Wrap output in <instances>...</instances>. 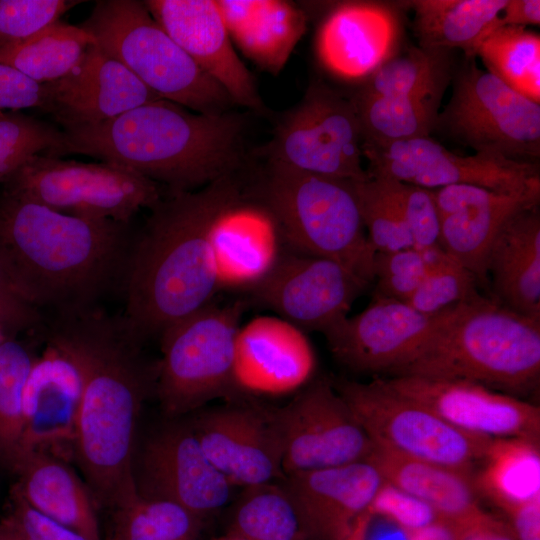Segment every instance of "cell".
I'll use <instances>...</instances> for the list:
<instances>
[{
    "mask_svg": "<svg viewBox=\"0 0 540 540\" xmlns=\"http://www.w3.org/2000/svg\"><path fill=\"white\" fill-rule=\"evenodd\" d=\"M227 531L248 540H303L295 510L279 482L243 488Z\"/></svg>",
    "mask_w": 540,
    "mask_h": 540,
    "instance_id": "obj_39",
    "label": "cell"
},
{
    "mask_svg": "<svg viewBox=\"0 0 540 540\" xmlns=\"http://www.w3.org/2000/svg\"><path fill=\"white\" fill-rule=\"evenodd\" d=\"M242 197L235 175L193 191H170L131 242L121 291L122 319L140 343L160 337L219 291L212 235Z\"/></svg>",
    "mask_w": 540,
    "mask_h": 540,
    "instance_id": "obj_2",
    "label": "cell"
},
{
    "mask_svg": "<svg viewBox=\"0 0 540 540\" xmlns=\"http://www.w3.org/2000/svg\"><path fill=\"white\" fill-rule=\"evenodd\" d=\"M1 521L22 540H88L74 529L32 508L14 488L7 514Z\"/></svg>",
    "mask_w": 540,
    "mask_h": 540,
    "instance_id": "obj_48",
    "label": "cell"
},
{
    "mask_svg": "<svg viewBox=\"0 0 540 540\" xmlns=\"http://www.w3.org/2000/svg\"><path fill=\"white\" fill-rule=\"evenodd\" d=\"M108 540H197L203 520L185 507L138 492L114 508Z\"/></svg>",
    "mask_w": 540,
    "mask_h": 540,
    "instance_id": "obj_38",
    "label": "cell"
},
{
    "mask_svg": "<svg viewBox=\"0 0 540 540\" xmlns=\"http://www.w3.org/2000/svg\"><path fill=\"white\" fill-rule=\"evenodd\" d=\"M368 512L387 518L411 533L441 520L429 504L387 481L377 491Z\"/></svg>",
    "mask_w": 540,
    "mask_h": 540,
    "instance_id": "obj_47",
    "label": "cell"
},
{
    "mask_svg": "<svg viewBox=\"0 0 540 540\" xmlns=\"http://www.w3.org/2000/svg\"><path fill=\"white\" fill-rule=\"evenodd\" d=\"M350 99L361 127L362 144L371 145L429 137L435 129L441 101L357 92Z\"/></svg>",
    "mask_w": 540,
    "mask_h": 540,
    "instance_id": "obj_35",
    "label": "cell"
},
{
    "mask_svg": "<svg viewBox=\"0 0 540 540\" xmlns=\"http://www.w3.org/2000/svg\"><path fill=\"white\" fill-rule=\"evenodd\" d=\"M44 319L20 293L0 255V327L19 333L44 324Z\"/></svg>",
    "mask_w": 540,
    "mask_h": 540,
    "instance_id": "obj_49",
    "label": "cell"
},
{
    "mask_svg": "<svg viewBox=\"0 0 540 540\" xmlns=\"http://www.w3.org/2000/svg\"><path fill=\"white\" fill-rule=\"evenodd\" d=\"M44 84L37 83L15 68L0 63V114L26 108L43 111Z\"/></svg>",
    "mask_w": 540,
    "mask_h": 540,
    "instance_id": "obj_50",
    "label": "cell"
},
{
    "mask_svg": "<svg viewBox=\"0 0 540 540\" xmlns=\"http://www.w3.org/2000/svg\"><path fill=\"white\" fill-rule=\"evenodd\" d=\"M539 0H507L502 10L499 24L525 27L526 25H539Z\"/></svg>",
    "mask_w": 540,
    "mask_h": 540,
    "instance_id": "obj_54",
    "label": "cell"
},
{
    "mask_svg": "<svg viewBox=\"0 0 540 540\" xmlns=\"http://www.w3.org/2000/svg\"><path fill=\"white\" fill-rule=\"evenodd\" d=\"M134 480L141 496L175 502L203 521L228 504L234 488L183 422L150 435L135 457Z\"/></svg>",
    "mask_w": 540,
    "mask_h": 540,
    "instance_id": "obj_16",
    "label": "cell"
},
{
    "mask_svg": "<svg viewBox=\"0 0 540 540\" xmlns=\"http://www.w3.org/2000/svg\"><path fill=\"white\" fill-rule=\"evenodd\" d=\"M369 285L335 261L286 250L249 294L302 331L323 334L347 316Z\"/></svg>",
    "mask_w": 540,
    "mask_h": 540,
    "instance_id": "obj_18",
    "label": "cell"
},
{
    "mask_svg": "<svg viewBox=\"0 0 540 540\" xmlns=\"http://www.w3.org/2000/svg\"><path fill=\"white\" fill-rule=\"evenodd\" d=\"M256 191L290 251L335 261L369 284L375 281L376 250L353 181L268 164Z\"/></svg>",
    "mask_w": 540,
    "mask_h": 540,
    "instance_id": "obj_6",
    "label": "cell"
},
{
    "mask_svg": "<svg viewBox=\"0 0 540 540\" xmlns=\"http://www.w3.org/2000/svg\"><path fill=\"white\" fill-rule=\"evenodd\" d=\"M385 479L370 461L286 474L303 540H349Z\"/></svg>",
    "mask_w": 540,
    "mask_h": 540,
    "instance_id": "obj_20",
    "label": "cell"
},
{
    "mask_svg": "<svg viewBox=\"0 0 540 540\" xmlns=\"http://www.w3.org/2000/svg\"><path fill=\"white\" fill-rule=\"evenodd\" d=\"M369 175L392 178L427 189L472 185L500 193H524L540 189L536 163L498 155L452 153L429 137L384 145L362 144Z\"/></svg>",
    "mask_w": 540,
    "mask_h": 540,
    "instance_id": "obj_14",
    "label": "cell"
},
{
    "mask_svg": "<svg viewBox=\"0 0 540 540\" xmlns=\"http://www.w3.org/2000/svg\"><path fill=\"white\" fill-rule=\"evenodd\" d=\"M370 176L377 181L381 190L399 211L414 247L424 248L439 244V215L431 189L392 178Z\"/></svg>",
    "mask_w": 540,
    "mask_h": 540,
    "instance_id": "obj_43",
    "label": "cell"
},
{
    "mask_svg": "<svg viewBox=\"0 0 540 540\" xmlns=\"http://www.w3.org/2000/svg\"><path fill=\"white\" fill-rule=\"evenodd\" d=\"M227 31L260 69L277 75L307 27L306 13L282 0H217Z\"/></svg>",
    "mask_w": 540,
    "mask_h": 540,
    "instance_id": "obj_29",
    "label": "cell"
},
{
    "mask_svg": "<svg viewBox=\"0 0 540 540\" xmlns=\"http://www.w3.org/2000/svg\"><path fill=\"white\" fill-rule=\"evenodd\" d=\"M243 120L159 99L100 124L63 129L62 154L129 168L170 191H193L233 175L243 160Z\"/></svg>",
    "mask_w": 540,
    "mask_h": 540,
    "instance_id": "obj_4",
    "label": "cell"
},
{
    "mask_svg": "<svg viewBox=\"0 0 540 540\" xmlns=\"http://www.w3.org/2000/svg\"><path fill=\"white\" fill-rule=\"evenodd\" d=\"M486 71L528 99L540 103V37L525 27L500 25L476 50Z\"/></svg>",
    "mask_w": 540,
    "mask_h": 540,
    "instance_id": "obj_37",
    "label": "cell"
},
{
    "mask_svg": "<svg viewBox=\"0 0 540 540\" xmlns=\"http://www.w3.org/2000/svg\"><path fill=\"white\" fill-rule=\"evenodd\" d=\"M540 444L522 438H493L474 483L501 510L540 499Z\"/></svg>",
    "mask_w": 540,
    "mask_h": 540,
    "instance_id": "obj_33",
    "label": "cell"
},
{
    "mask_svg": "<svg viewBox=\"0 0 540 540\" xmlns=\"http://www.w3.org/2000/svg\"><path fill=\"white\" fill-rule=\"evenodd\" d=\"M491 299L540 320L539 206L514 216L494 240L486 260Z\"/></svg>",
    "mask_w": 540,
    "mask_h": 540,
    "instance_id": "obj_28",
    "label": "cell"
},
{
    "mask_svg": "<svg viewBox=\"0 0 540 540\" xmlns=\"http://www.w3.org/2000/svg\"><path fill=\"white\" fill-rule=\"evenodd\" d=\"M50 317L47 341L71 359L82 381L73 454L92 495L114 508L137 492L136 429L155 389L156 364L146 363L121 316L100 306Z\"/></svg>",
    "mask_w": 540,
    "mask_h": 540,
    "instance_id": "obj_1",
    "label": "cell"
},
{
    "mask_svg": "<svg viewBox=\"0 0 540 540\" xmlns=\"http://www.w3.org/2000/svg\"><path fill=\"white\" fill-rule=\"evenodd\" d=\"M462 304L425 314L405 302L373 296L362 312L344 317L323 335L332 356L350 371L387 377L411 359Z\"/></svg>",
    "mask_w": 540,
    "mask_h": 540,
    "instance_id": "obj_15",
    "label": "cell"
},
{
    "mask_svg": "<svg viewBox=\"0 0 540 540\" xmlns=\"http://www.w3.org/2000/svg\"><path fill=\"white\" fill-rule=\"evenodd\" d=\"M413 540H457L455 526L445 520L413 533Z\"/></svg>",
    "mask_w": 540,
    "mask_h": 540,
    "instance_id": "obj_55",
    "label": "cell"
},
{
    "mask_svg": "<svg viewBox=\"0 0 540 540\" xmlns=\"http://www.w3.org/2000/svg\"><path fill=\"white\" fill-rule=\"evenodd\" d=\"M81 393L78 369L63 351L47 341L25 385L16 463L32 452H48L63 458L68 451L73 452Z\"/></svg>",
    "mask_w": 540,
    "mask_h": 540,
    "instance_id": "obj_25",
    "label": "cell"
},
{
    "mask_svg": "<svg viewBox=\"0 0 540 540\" xmlns=\"http://www.w3.org/2000/svg\"><path fill=\"white\" fill-rule=\"evenodd\" d=\"M268 164L332 178H367L355 107L321 81L282 118L265 148Z\"/></svg>",
    "mask_w": 540,
    "mask_h": 540,
    "instance_id": "obj_12",
    "label": "cell"
},
{
    "mask_svg": "<svg viewBox=\"0 0 540 540\" xmlns=\"http://www.w3.org/2000/svg\"><path fill=\"white\" fill-rule=\"evenodd\" d=\"M385 481L423 500L454 525L479 515L474 474L409 458L374 445L368 459Z\"/></svg>",
    "mask_w": 540,
    "mask_h": 540,
    "instance_id": "obj_31",
    "label": "cell"
},
{
    "mask_svg": "<svg viewBox=\"0 0 540 540\" xmlns=\"http://www.w3.org/2000/svg\"><path fill=\"white\" fill-rule=\"evenodd\" d=\"M379 377L397 393L426 406L464 432L540 443V409L521 398L464 381Z\"/></svg>",
    "mask_w": 540,
    "mask_h": 540,
    "instance_id": "obj_19",
    "label": "cell"
},
{
    "mask_svg": "<svg viewBox=\"0 0 540 540\" xmlns=\"http://www.w3.org/2000/svg\"><path fill=\"white\" fill-rule=\"evenodd\" d=\"M6 192L55 211L87 219L130 224L163 197L160 185L120 165L64 160L39 154L11 174Z\"/></svg>",
    "mask_w": 540,
    "mask_h": 540,
    "instance_id": "obj_9",
    "label": "cell"
},
{
    "mask_svg": "<svg viewBox=\"0 0 540 540\" xmlns=\"http://www.w3.org/2000/svg\"><path fill=\"white\" fill-rule=\"evenodd\" d=\"M427 273L422 252L416 247L376 252L373 296L406 302Z\"/></svg>",
    "mask_w": 540,
    "mask_h": 540,
    "instance_id": "obj_46",
    "label": "cell"
},
{
    "mask_svg": "<svg viewBox=\"0 0 540 540\" xmlns=\"http://www.w3.org/2000/svg\"><path fill=\"white\" fill-rule=\"evenodd\" d=\"M398 376L470 382L522 399L539 389L540 320L483 295L387 377Z\"/></svg>",
    "mask_w": 540,
    "mask_h": 540,
    "instance_id": "obj_5",
    "label": "cell"
},
{
    "mask_svg": "<svg viewBox=\"0 0 540 540\" xmlns=\"http://www.w3.org/2000/svg\"><path fill=\"white\" fill-rule=\"evenodd\" d=\"M35 357L24 343L0 342V461L13 469L23 428V394Z\"/></svg>",
    "mask_w": 540,
    "mask_h": 540,
    "instance_id": "obj_40",
    "label": "cell"
},
{
    "mask_svg": "<svg viewBox=\"0 0 540 540\" xmlns=\"http://www.w3.org/2000/svg\"><path fill=\"white\" fill-rule=\"evenodd\" d=\"M349 540H413V533L367 511L358 521Z\"/></svg>",
    "mask_w": 540,
    "mask_h": 540,
    "instance_id": "obj_53",
    "label": "cell"
},
{
    "mask_svg": "<svg viewBox=\"0 0 540 540\" xmlns=\"http://www.w3.org/2000/svg\"><path fill=\"white\" fill-rule=\"evenodd\" d=\"M82 1L0 0V49L20 43L60 20Z\"/></svg>",
    "mask_w": 540,
    "mask_h": 540,
    "instance_id": "obj_45",
    "label": "cell"
},
{
    "mask_svg": "<svg viewBox=\"0 0 540 540\" xmlns=\"http://www.w3.org/2000/svg\"><path fill=\"white\" fill-rule=\"evenodd\" d=\"M212 241L219 291L249 293L286 251L270 214L260 204L246 205L242 197L221 214Z\"/></svg>",
    "mask_w": 540,
    "mask_h": 540,
    "instance_id": "obj_27",
    "label": "cell"
},
{
    "mask_svg": "<svg viewBox=\"0 0 540 540\" xmlns=\"http://www.w3.org/2000/svg\"><path fill=\"white\" fill-rule=\"evenodd\" d=\"M245 308L241 299L211 301L162 332L154 392L166 415L178 417L217 398H243L234 385L233 359Z\"/></svg>",
    "mask_w": 540,
    "mask_h": 540,
    "instance_id": "obj_8",
    "label": "cell"
},
{
    "mask_svg": "<svg viewBox=\"0 0 540 540\" xmlns=\"http://www.w3.org/2000/svg\"><path fill=\"white\" fill-rule=\"evenodd\" d=\"M144 3L158 24L234 103L255 110L263 108L254 77L236 53L216 1Z\"/></svg>",
    "mask_w": 540,
    "mask_h": 540,
    "instance_id": "obj_24",
    "label": "cell"
},
{
    "mask_svg": "<svg viewBox=\"0 0 540 540\" xmlns=\"http://www.w3.org/2000/svg\"><path fill=\"white\" fill-rule=\"evenodd\" d=\"M454 526L457 540H516L506 523L485 511Z\"/></svg>",
    "mask_w": 540,
    "mask_h": 540,
    "instance_id": "obj_52",
    "label": "cell"
},
{
    "mask_svg": "<svg viewBox=\"0 0 540 540\" xmlns=\"http://www.w3.org/2000/svg\"><path fill=\"white\" fill-rule=\"evenodd\" d=\"M0 540H22L12 529L0 521Z\"/></svg>",
    "mask_w": 540,
    "mask_h": 540,
    "instance_id": "obj_56",
    "label": "cell"
},
{
    "mask_svg": "<svg viewBox=\"0 0 540 540\" xmlns=\"http://www.w3.org/2000/svg\"><path fill=\"white\" fill-rule=\"evenodd\" d=\"M440 222V246L470 271L479 287L488 288L486 260L489 250L518 213L539 206L540 189L500 193L472 185L433 189Z\"/></svg>",
    "mask_w": 540,
    "mask_h": 540,
    "instance_id": "obj_21",
    "label": "cell"
},
{
    "mask_svg": "<svg viewBox=\"0 0 540 540\" xmlns=\"http://www.w3.org/2000/svg\"><path fill=\"white\" fill-rule=\"evenodd\" d=\"M475 276L455 259L427 273L405 302L425 314H437L483 295Z\"/></svg>",
    "mask_w": 540,
    "mask_h": 540,
    "instance_id": "obj_44",
    "label": "cell"
},
{
    "mask_svg": "<svg viewBox=\"0 0 540 540\" xmlns=\"http://www.w3.org/2000/svg\"><path fill=\"white\" fill-rule=\"evenodd\" d=\"M64 144V132L50 124L22 113L0 114V182L36 155L60 157Z\"/></svg>",
    "mask_w": 540,
    "mask_h": 540,
    "instance_id": "obj_41",
    "label": "cell"
},
{
    "mask_svg": "<svg viewBox=\"0 0 540 540\" xmlns=\"http://www.w3.org/2000/svg\"><path fill=\"white\" fill-rule=\"evenodd\" d=\"M210 540H248L246 538H244L243 536L237 534V533H234V532H231V531H226L225 534L221 535V536H218V537H215V538H212Z\"/></svg>",
    "mask_w": 540,
    "mask_h": 540,
    "instance_id": "obj_57",
    "label": "cell"
},
{
    "mask_svg": "<svg viewBox=\"0 0 540 540\" xmlns=\"http://www.w3.org/2000/svg\"><path fill=\"white\" fill-rule=\"evenodd\" d=\"M516 540H540V499L502 510Z\"/></svg>",
    "mask_w": 540,
    "mask_h": 540,
    "instance_id": "obj_51",
    "label": "cell"
},
{
    "mask_svg": "<svg viewBox=\"0 0 540 540\" xmlns=\"http://www.w3.org/2000/svg\"><path fill=\"white\" fill-rule=\"evenodd\" d=\"M93 44L95 38L83 28L58 20L26 40L0 49V63L45 84L67 75Z\"/></svg>",
    "mask_w": 540,
    "mask_h": 540,
    "instance_id": "obj_34",
    "label": "cell"
},
{
    "mask_svg": "<svg viewBox=\"0 0 540 540\" xmlns=\"http://www.w3.org/2000/svg\"><path fill=\"white\" fill-rule=\"evenodd\" d=\"M12 471L18 476L13 488L32 508L88 540H101L94 497L63 457L32 452Z\"/></svg>",
    "mask_w": 540,
    "mask_h": 540,
    "instance_id": "obj_30",
    "label": "cell"
},
{
    "mask_svg": "<svg viewBox=\"0 0 540 540\" xmlns=\"http://www.w3.org/2000/svg\"><path fill=\"white\" fill-rule=\"evenodd\" d=\"M399 38L395 11L375 2L338 5L317 38L321 62L344 79H366L394 55Z\"/></svg>",
    "mask_w": 540,
    "mask_h": 540,
    "instance_id": "obj_26",
    "label": "cell"
},
{
    "mask_svg": "<svg viewBox=\"0 0 540 540\" xmlns=\"http://www.w3.org/2000/svg\"><path fill=\"white\" fill-rule=\"evenodd\" d=\"M43 111L63 129L100 124L162 99L97 43L64 77L45 83Z\"/></svg>",
    "mask_w": 540,
    "mask_h": 540,
    "instance_id": "obj_23",
    "label": "cell"
},
{
    "mask_svg": "<svg viewBox=\"0 0 540 540\" xmlns=\"http://www.w3.org/2000/svg\"><path fill=\"white\" fill-rule=\"evenodd\" d=\"M374 445L405 457L474 474L493 438L464 432L426 406L370 382L332 380Z\"/></svg>",
    "mask_w": 540,
    "mask_h": 540,
    "instance_id": "obj_10",
    "label": "cell"
},
{
    "mask_svg": "<svg viewBox=\"0 0 540 540\" xmlns=\"http://www.w3.org/2000/svg\"><path fill=\"white\" fill-rule=\"evenodd\" d=\"M283 474L366 461L374 444L332 380L310 381L283 407H273Z\"/></svg>",
    "mask_w": 540,
    "mask_h": 540,
    "instance_id": "obj_13",
    "label": "cell"
},
{
    "mask_svg": "<svg viewBox=\"0 0 540 540\" xmlns=\"http://www.w3.org/2000/svg\"><path fill=\"white\" fill-rule=\"evenodd\" d=\"M458 72L435 129L476 153L536 163L540 155V103L480 69L474 57Z\"/></svg>",
    "mask_w": 540,
    "mask_h": 540,
    "instance_id": "obj_11",
    "label": "cell"
},
{
    "mask_svg": "<svg viewBox=\"0 0 540 540\" xmlns=\"http://www.w3.org/2000/svg\"><path fill=\"white\" fill-rule=\"evenodd\" d=\"M316 367L304 331L278 316H258L240 326L233 380L241 397L283 396L300 391Z\"/></svg>",
    "mask_w": 540,
    "mask_h": 540,
    "instance_id": "obj_22",
    "label": "cell"
},
{
    "mask_svg": "<svg viewBox=\"0 0 540 540\" xmlns=\"http://www.w3.org/2000/svg\"><path fill=\"white\" fill-rule=\"evenodd\" d=\"M130 224L67 215L5 192L0 255L23 297L43 315L79 311L122 287Z\"/></svg>",
    "mask_w": 540,
    "mask_h": 540,
    "instance_id": "obj_3",
    "label": "cell"
},
{
    "mask_svg": "<svg viewBox=\"0 0 540 540\" xmlns=\"http://www.w3.org/2000/svg\"><path fill=\"white\" fill-rule=\"evenodd\" d=\"M367 236L376 252H392L414 247L399 211L370 175L353 181Z\"/></svg>",
    "mask_w": 540,
    "mask_h": 540,
    "instance_id": "obj_42",
    "label": "cell"
},
{
    "mask_svg": "<svg viewBox=\"0 0 540 540\" xmlns=\"http://www.w3.org/2000/svg\"><path fill=\"white\" fill-rule=\"evenodd\" d=\"M448 52L419 46L394 54L364 80L357 93L441 99L450 76Z\"/></svg>",
    "mask_w": 540,
    "mask_h": 540,
    "instance_id": "obj_36",
    "label": "cell"
},
{
    "mask_svg": "<svg viewBox=\"0 0 540 540\" xmlns=\"http://www.w3.org/2000/svg\"><path fill=\"white\" fill-rule=\"evenodd\" d=\"M189 424L205 455L234 487L283 478L282 443L272 406L243 397L203 410Z\"/></svg>",
    "mask_w": 540,
    "mask_h": 540,
    "instance_id": "obj_17",
    "label": "cell"
},
{
    "mask_svg": "<svg viewBox=\"0 0 540 540\" xmlns=\"http://www.w3.org/2000/svg\"><path fill=\"white\" fill-rule=\"evenodd\" d=\"M79 26L164 100L203 114L227 112L234 103L158 24L144 1H96Z\"/></svg>",
    "mask_w": 540,
    "mask_h": 540,
    "instance_id": "obj_7",
    "label": "cell"
},
{
    "mask_svg": "<svg viewBox=\"0 0 540 540\" xmlns=\"http://www.w3.org/2000/svg\"><path fill=\"white\" fill-rule=\"evenodd\" d=\"M414 27L420 47L461 49L475 57L480 43L500 20L507 0H416Z\"/></svg>",
    "mask_w": 540,
    "mask_h": 540,
    "instance_id": "obj_32",
    "label": "cell"
}]
</instances>
